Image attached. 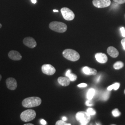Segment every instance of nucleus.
I'll return each mask as SVG.
<instances>
[{"label": "nucleus", "mask_w": 125, "mask_h": 125, "mask_svg": "<svg viewBox=\"0 0 125 125\" xmlns=\"http://www.w3.org/2000/svg\"><path fill=\"white\" fill-rule=\"evenodd\" d=\"M42 102L41 99L39 97H29L23 100V107L26 108H31L40 106Z\"/></svg>", "instance_id": "f257e3e1"}, {"label": "nucleus", "mask_w": 125, "mask_h": 125, "mask_svg": "<svg viewBox=\"0 0 125 125\" xmlns=\"http://www.w3.org/2000/svg\"><path fill=\"white\" fill-rule=\"evenodd\" d=\"M49 28L53 31L63 33L67 31V25L64 23L59 21H52L50 23Z\"/></svg>", "instance_id": "f03ea898"}, {"label": "nucleus", "mask_w": 125, "mask_h": 125, "mask_svg": "<svg viewBox=\"0 0 125 125\" xmlns=\"http://www.w3.org/2000/svg\"><path fill=\"white\" fill-rule=\"evenodd\" d=\"M63 56L68 60L71 61H76L80 58V55L74 50L67 49L62 52Z\"/></svg>", "instance_id": "7ed1b4c3"}, {"label": "nucleus", "mask_w": 125, "mask_h": 125, "mask_svg": "<svg viewBox=\"0 0 125 125\" xmlns=\"http://www.w3.org/2000/svg\"><path fill=\"white\" fill-rule=\"evenodd\" d=\"M76 119L81 123V125H87L91 119L90 115L87 112L80 111L76 115Z\"/></svg>", "instance_id": "20e7f679"}, {"label": "nucleus", "mask_w": 125, "mask_h": 125, "mask_svg": "<svg viewBox=\"0 0 125 125\" xmlns=\"http://www.w3.org/2000/svg\"><path fill=\"white\" fill-rule=\"evenodd\" d=\"M36 116V113L34 110L27 109L21 113V120L24 122H29L34 120Z\"/></svg>", "instance_id": "39448f33"}, {"label": "nucleus", "mask_w": 125, "mask_h": 125, "mask_svg": "<svg viewBox=\"0 0 125 125\" xmlns=\"http://www.w3.org/2000/svg\"><path fill=\"white\" fill-rule=\"evenodd\" d=\"M61 12L63 18L68 21H72L75 18V14L72 10L63 7L61 9Z\"/></svg>", "instance_id": "423d86ee"}, {"label": "nucleus", "mask_w": 125, "mask_h": 125, "mask_svg": "<svg viewBox=\"0 0 125 125\" xmlns=\"http://www.w3.org/2000/svg\"><path fill=\"white\" fill-rule=\"evenodd\" d=\"M93 4L97 8H105L111 4L110 0H93Z\"/></svg>", "instance_id": "0eeeda50"}, {"label": "nucleus", "mask_w": 125, "mask_h": 125, "mask_svg": "<svg viewBox=\"0 0 125 125\" xmlns=\"http://www.w3.org/2000/svg\"><path fill=\"white\" fill-rule=\"evenodd\" d=\"M42 72L48 76L53 75L56 72V69L54 67L50 64H45L41 67Z\"/></svg>", "instance_id": "6e6552de"}, {"label": "nucleus", "mask_w": 125, "mask_h": 125, "mask_svg": "<svg viewBox=\"0 0 125 125\" xmlns=\"http://www.w3.org/2000/svg\"><path fill=\"white\" fill-rule=\"evenodd\" d=\"M7 88L11 90H14L17 87V82L15 79L13 77H9L6 80Z\"/></svg>", "instance_id": "1a4fd4ad"}, {"label": "nucleus", "mask_w": 125, "mask_h": 125, "mask_svg": "<svg viewBox=\"0 0 125 125\" xmlns=\"http://www.w3.org/2000/svg\"><path fill=\"white\" fill-rule=\"evenodd\" d=\"M23 42L24 45L30 48H34L37 46V42L32 37H27L24 39Z\"/></svg>", "instance_id": "9d476101"}, {"label": "nucleus", "mask_w": 125, "mask_h": 125, "mask_svg": "<svg viewBox=\"0 0 125 125\" xmlns=\"http://www.w3.org/2000/svg\"><path fill=\"white\" fill-rule=\"evenodd\" d=\"M8 56L11 59L14 61H19L22 59V56L20 52L14 50L10 51Z\"/></svg>", "instance_id": "9b49d317"}, {"label": "nucleus", "mask_w": 125, "mask_h": 125, "mask_svg": "<svg viewBox=\"0 0 125 125\" xmlns=\"http://www.w3.org/2000/svg\"><path fill=\"white\" fill-rule=\"evenodd\" d=\"M95 58L97 62L101 63H105L107 62V57L105 54L103 53H97L95 55Z\"/></svg>", "instance_id": "f8f14e48"}, {"label": "nucleus", "mask_w": 125, "mask_h": 125, "mask_svg": "<svg viewBox=\"0 0 125 125\" xmlns=\"http://www.w3.org/2000/svg\"><path fill=\"white\" fill-rule=\"evenodd\" d=\"M83 72L87 75H91V76H94L97 74V70L95 69L91 68L88 66L84 67L83 69Z\"/></svg>", "instance_id": "ddd939ff"}, {"label": "nucleus", "mask_w": 125, "mask_h": 125, "mask_svg": "<svg viewBox=\"0 0 125 125\" xmlns=\"http://www.w3.org/2000/svg\"><path fill=\"white\" fill-rule=\"evenodd\" d=\"M107 53L112 58H115L119 55V52L113 46H109L107 49Z\"/></svg>", "instance_id": "4468645a"}, {"label": "nucleus", "mask_w": 125, "mask_h": 125, "mask_svg": "<svg viewBox=\"0 0 125 125\" xmlns=\"http://www.w3.org/2000/svg\"><path fill=\"white\" fill-rule=\"evenodd\" d=\"M58 81L59 84L62 86H67L70 84L71 81L70 80L68 77L60 76L58 77Z\"/></svg>", "instance_id": "2eb2a0df"}, {"label": "nucleus", "mask_w": 125, "mask_h": 125, "mask_svg": "<svg viewBox=\"0 0 125 125\" xmlns=\"http://www.w3.org/2000/svg\"><path fill=\"white\" fill-rule=\"evenodd\" d=\"M65 76L68 77L70 80L72 82H74L76 81L77 79V76L75 74H73L71 72V70H69L67 71V72H66Z\"/></svg>", "instance_id": "dca6fc26"}, {"label": "nucleus", "mask_w": 125, "mask_h": 125, "mask_svg": "<svg viewBox=\"0 0 125 125\" xmlns=\"http://www.w3.org/2000/svg\"><path fill=\"white\" fill-rule=\"evenodd\" d=\"M95 93V91L94 89L93 88L90 89L87 92V98L88 100H92L93 98Z\"/></svg>", "instance_id": "f3484780"}, {"label": "nucleus", "mask_w": 125, "mask_h": 125, "mask_svg": "<svg viewBox=\"0 0 125 125\" xmlns=\"http://www.w3.org/2000/svg\"><path fill=\"white\" fill-rule=\"evenodd\" d=\"M109 91H110L109 90H107V91H105V92H104L101 96V99L103 101H107L109 98V96H110V93Z\"/></svg>", "instance_id": "a211bd4d"}, {"label": "nucleus", "mask_w": 125, "mask_h": 125, "mask_svg": "<svg viewBox=\"0 0 125 125\" xmlns=\"http://www.w3.org/2000/svg\"><path fill=\"white\" fill-rule=\"evenodd\" d=\"M120 86V84L118 83H116L112 85L109 86L108 88H107V90L111 91L112 89H115V90H117V89L119 88Z\"/></svg>", "instance_id": "6ab92c4d"}, {"label": "nucleus", "mask_w": 125, "mask_h": 125, "mask_svg": "<svg viewBox=\"0 0 125 125\" xmlns=\"http://www.w3.org/2000/svg\"><path fill=\"white\" fill-rule=\"evenodd\" d=\"M124 66V63L123 62H121V61H118L115 62L114 64V68L115 70H119L121 69Z\"/></svg>", "instance_id": "aec40b11"}, {"label": "nucleus", "mask_w": 125, "mask_h": 125, "mask_svg": "<svg viewBox=\"0 0 125 125\" xmlns=\"http://www.w3.org/2000/svg\"><path fill=\"white\" fill-rule=\"evenodd\" d=\"M112 115L114 117H118L121 115V112L119 111L118 109H115L112 112Z\"/></svg>", "instance_id": "412c9836"}, {"label": "nucleus", "mask_w": 125, "mask_h": 125, "mask_svg": "<svg viewBox=\"0 0 125 125\" xmlns=\"http://www.w3.org/2000/svg\"><path fill=\"white\" fill-rule=\"evenodd\" d=\"M87 112L90 115H94L96 114V112L92 108H89L87 109Z\"/></svg>", "instance_id": "4be33fe9"}, {"label": "nucleus", "mask_w": 125, "mask_h": 125, "mask_svg": "<svg viewBox=\"0 0 125 125\" xmlns=\"http://www.w3.org/2000/svg\"><path fill=\"white\" fill-rule=\"evenodd\" d=\"M56 125H71L70 123H67L66 122H65V121H63V120H59V121H57L56 123Z\"/></svg>", "instance_id": "5701e85b"}, {"label": "nucleus", "mask_w": 125, "mask_h": 125, "mask_svg": "<svg viewBox=\"0 0 125 125\" xmlns=\"http://www.w3.org/2000/svg\"><path fill=\"white\" fill-rule=\"evenodd\" d=\"M91 100H88L86 102L85 104H86V106H89V107H91V106H92L93 105V103Z\"/></svg>", "instance_id": "b1692460"}, {"label": "nucleus", "mask_w": 125, "mask_h": 125, "mask_svg": "<svg viewBox=\"0 0 125 125\" xmlns=\"http://www.w3.org/2000/svg\"><path fill=\"white\" fill-rule=\"evenodd\" d=\"M115 2L118 4H122L125 3V0H113Z\"/></svg>", "instance_id": "393cba45"}, {"label": "nucleus", "mask_w": 125, "mask_h": 125, "mask_svg": "<svg viewBox=\"0 0 125 125\" xmlns=\"http://www.w3.org/2000/svg\"><path fill=\"white\" fill-rule=\"evenodd\" d=\"M120 30H121V33L122 34V36L123 37H125V29L124 27H121L120 28Z\"/></svg>", "instance_id": "a878e982"}, {"label": "nucleus", "mask_w": 125, "mask_h": 125, "mask_svg": "<svg viewBox=\"0 0 125 125\" xmlns=\"http://www.w3.org/2000/svg\"><path fill=\"white\" fill-rule=\"evenodd\" d=\"M78 87H81V88H83V87H86L87 86V84H86L85 83H80L79 84L77 85Z\"/></svg>", "instance_id": "bb28decb"}, {"label": "nucleus", "mask_w": 125, "mask_h": 125, "mask_svg": "<svg viewBox=\"0 0 125 125\" xmlns=\"http://www.w3.org/2000/svg\"><path fill=\"white\" fill-rule=\"evenodd\" d=\"M121 44L123 46V49L125 50V39H123L121 40Z\"/></svg>", "instance_id": "cd10ccee"}, {"label": "nucleus", "mask_w": 125, "mask_h": 125, "mask_svg": "<svg viewBox=\"0 0 125 125\" xmlns=\"http://www.w3.org/2000/svg\"><path fill=\"white\" fill-rule=\"evenodd\" d=\"M40 123H41V124L42 125H46L47 124L46 121L44 120H43V119H42V120H40Z\"/></svg>", "instance_id": "c85d7f7f"}, {"label": "nucleus", "mask_w": 125, "mask_h": 125, "mask_svg": "<svg viewBox=\"0 0 125 125\" xmlns=\"http://www.w3.org/2000/svg\"><path fill=\"white\" fill-rule=\"evenodd\" d=\"M101 78V76H98V77L96 78V82L99 83L100 81Z\"/></svg>", "instance_id": "c756f323"}, {"label": "nucleus", "mask_w": 125, "mask_h": 125, "mask_svg": "<svg viewBox=\"0 0 125 125\" xmlns=\"http://www.w3.org/2000/svg\"><path fill=\"white\" fill-rule=\"evenodd\" d=\"M62 120H63V121H66V120H67V118L66 117L63 116L62 118Z\"/></svg>", "instance_id": "7c9ffc66"}, {"label": "nucleus", "mask_w": 125, "mask_h": 125, "mask_svg": "<svg viewBox=\"0 0 125 125\" xmlns=\"http://www.w3.org/2000/svg\"><path fill=\"white\" fill-rule=\"evenodd\" d=\"M31 2L33 4H35L37 2V0H31Z\"/></svg>", "instance_id": "2f4dec72"}, {"label": "nucleus", "mask_w": 125, "mask_h": 125, "mask_svg": "<svg viewBox=\"0 0 125 125\" xmlns=\"http://www.w3.org/2000/svg\"><path fill=\"white\" fill-rule=\"evenodd\" d=\"M24 125H33V124L32 123H28V124H25Z\"/></svg>", "instance_id": "473e14b6"}, {"label": "nucleus", "mask_w": 125, "mask_h": 125, "mask_svg": "<svg viewBox=\"0 0 125 125\" xmlns=\"http://www.w3.org/2000/svg\"><path fill=\"white\" fill-rule=\"evenodd\" d=\"M54 12H58V10H55V9H54L53 10Z\"/></svg>", "instance_id": "72a5a7b5"}, {"label": "nucleus", "mask_w": 125, "mask_h": 125, "mask_svg": "<svg viewBox=\"0 0 125 125\" xmlns=\"http://www.w3.org/2000/svg\"><path fill=\"white\" fill-rule=\"evenodd\" d=\"M1 78H2V76H1V75L0 74V80H1Z\"/></svg>", "instance_id": "f704fd0d"}, {"label": "nucleus", "mask_w": 125, "mask_h": 125, "mask_svg": "<svg viewBox=\"0 0 125 125\" xmlns=\"http://www.w3.org/2000/svg\"><path fill=\"white\" fill-rule=\"evenodd\" d=\"M1 27H2V25L0 23V28H1Z\"/></svg>", "instance_id": "c9c22d12"}, {"label": "nucleus", "mask_w": 125, "mask_h": 125, "mask_svg": "<svg viewBox=\"0 0 125 125\" xmlns=\"http://www.w3.org/2000/svg\"><path fill=\"white\" fill-rule=\"evenodd\" d=\"M124 93H125V90H124Z\"/></svg>", "instance_id": "e433bc0d"}]
</instances>
